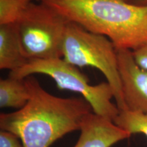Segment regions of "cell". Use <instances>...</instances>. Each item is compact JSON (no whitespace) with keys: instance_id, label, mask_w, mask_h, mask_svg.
Wrapping results in <instances>:
<instances>
[{"instance_id":"cell-1","label":"cell","mask_w":147,"mask_h":147,"mask_svg":"<svg viewBox=\"0 0 147 147\" xmlns=\"http://www.w3.org/2000/svg\"><path fill=\"white\" fill-rule=\"evenodd\" d=\"M25 80L30 93L27 104L0 115L1 129L16 134L24 147H50L66 134L80 130L84 119L93 112L82 97L55 96L33 75Z\"/></svg>"},{"instance_id":"cell-2","label":"cell","mask_w":147,"mask_h":147,"mask_svg":"<svg viewBox=\"0 0 147 147\" xmlns=\"http://www.w3.org/2000/svg\"><path fill=\"white\" fill-rule=\"evenodd\" d=\"M69 21L102 35L117 50L147 45V5L127 0H38Z\"/></svg>"},{"instance_id":"cell-3","label":"cell","mask_w":147,"mask_h":147,"mask_svg":"<svg viewBox=\"0 0 147 147\" xmlns=\"http://www.w3.org/2000/svg\"><path fill=\"white\" fill-rule=\"evenodd\" d=\"M62 59L77 67H92L105 76L120 111L126 110L119 76L117 51L110 40L69 21L64 36Z\"/></svg>"},{"instance_id":"cell-4","label":"cell","mask_w":147,"mask_h":147,"mask_svg":"<svg viewBox=\"0 0 147 147\" xmlns=\"http://www.w3.org/2000/svg\"><path fill=\"white\" fill-rule=\"evenodd\" d=\"M35 74L51 77L59 89L80 93L97 115L114 122L120 113L117 104L112 102L115 97L108 82L91 85L87 77L79 71L78 67L62 58L29 60L21 68L10 71L9 76L25 79Z\"/></svg>"},{"instance_id":"cell-5","label":"cell","mask_w":147,"mask_h":147,"mask_svg":"<svg viewBox=\"0 0 147 147\" xmlns=\"http://www.w3.org/2000/svg\"><path fill=\"white\" fill-rule=\"evenodd\" d=\"M68 23L63 16L43 2L31 3L17 23L29 59L62 58Z\"/></svg>"},{"instance_id":"cell-6","label":"cell","mask_w":147,"mask_h":147,"mask_svg":"<svg viewBox=\"0 0 147 147\" xmlns=\"http://www.w3.org/2000/svg\"><path fill=\"white\" fill-rule=\"evenodd\" d=\"M117 59L126 110L147 113V70L140 67L127 49H118Z\"/></svg>"},{"instance_id":"cell-7","label":"cell","mask_w":147,"mask_h":147,"mask_svg":"<svg viewBox=\"0 0 147 147\" xmlns=\"http://www.w3.org/2000/svg\"><path fill=\"white\" fill-rule=\"evenodd\" d=\"M80 137L74 147H112L131 136L113 121L91 113L81 125Z\"/></svg>"},{"instance_id":"cell-8","label":"cell","mask_w":147,"mask_h":147,"mask_svg":"<svg viewBox=\"0 0 147 147\" xmlns=\"http://www.w3.org/2000/svg\"><path fill=\"white\" fill-rule=\"evenodd\" d=\"M29 61L24 51L18 23L0 25V69L16 70Z\"/></svg>"},{"instance_id":"cell-9","label":"cell","mask_w":147,"mask_h":147,"mask_svg":"<svg viewBox=\"0 0 147 147\" xmlns=\"http://www.w3.org/2000/svg\"><path fill=\"white\" fill-rule=\"evenodd\" d=\"M30 98V93L25 79L9 76L0 80V107L23 108Z\"/></svg>"},{"instance_id":"cell-10","label":"cell","mask_w":147,"mask_h":147,"mask_svg":"<svg viewBox=\"0 0 147 147\" xmlns=\"http://www.w3.org/2000/svg\"><path fill=\"white\" fill-rule=\"evenodd\" d=\"M116 125L131 134H142L147 138V113L122 110L114 121Z\"/></svg>"},{"instance_id":"cell-11","label":"cell","mask_w":147,"mask_h":147,"mask_svg":"<svg viewBox=\"0 0 147 147\" xmlns=\"http://www.w3.org/2000/svg\"><path fill=\"white\" fill-rule=\"evenodd\" d=\"M34 0H0V25L18 23Z\"/></svg>"},{"instance_id":"cell-12","label":"cell","mask_w":147,"mask_h":147,"mask_svg":"<svg viewBox=\"0 0 147 147\" xmlns=\"http://www.w3.org/2000/svg\"><path fill=\"white\" fill-rule=\"evenodd\" d=\"M0 147H24L21 139L12 132L1 130L0 132Z\"/></svg>"},{"instance_id":"cell-13","label":"cell","mask_w":147,"mask_h":147,"mask_svg":"<svg viewBox=\"0 0 147 147\" xmlns=\"http://www.w3.org/2000/svg\"><path fill=\"white\" fill-rule=\"evenodd\" d=\"M134 57L137 63L147 70V45H143L132 51Z\"/></svg>"},{"instance_id":"cell-14","label":"cell","mask_w":147,"mask_h":147,"mask_svg":"<svg viewBox=\"0 0 147 147\" xmlns=\"http://www.w3.org/2000/svg\"><path fill=\"white\" fill-rule=\"evenodd\" d=\"M129 2H131L134 4L147 5V0H127Z\"/></svg>"}]
</instances>
